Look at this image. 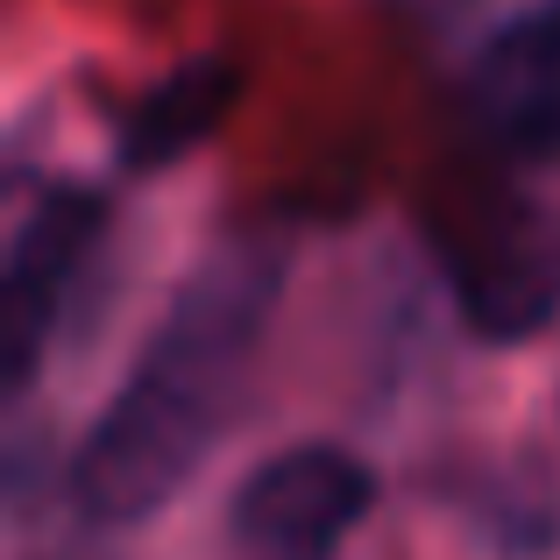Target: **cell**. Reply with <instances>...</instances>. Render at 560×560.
Segmentation results:
<instances>
[{"instance_id": "6da1fadb", "label": "cell", "mask_w": 560, "mask_h": 560, "mask_svg": "<svg viewBox=\"0 0 560 560\" xmlns=\"http://www.w3.org/2000/svg\"><path fill=\"white\" fill-rule=\"evenodd\" d=\"M277 291L284 256L270 242H234L185 277L128 383L71 454V504L93 525H142L191 482L242 397Z\"/></svg>"}, {"instance_id": "7a4b0ae2", "label": "cell", "mask_w": 560, "mask_h": 560, "mask_svg": "<svg viewBox=\"0 0 560 560\" xmlns=\"http://www.w3.org/2000/svg\"><path fill=\"white\" fill-rule=\"evenodd\" d=\"M376 504V476L362 454L334 440H305L242 476L228 504L234 560H341L355 525Z\"/></svg>"}, {"instance_id": "3957f363", "label": "cell", "mask_w": 560, "mask_h": 560, "mask_svg": "<svg viewBox=\"0 0 560 560\" xmlns=\"http://www.w3.org/2000/svg\"><path fill=\"white\" fill-rule=\"evenodd\" d=\"M100 228H107V199L85 185H50L28 206V220L14 228L8 299H0V376H8V390H22L36 376V355L57 327V305L79 284Z\"/></svg>"}, {"instance_id": "277c9868", "label": "cell", "mask_w": 560, "mask_h": 560, "mask_svg": "<svg viewBox=\"0 0 560 560\" xmlns=\"http://www.w3.org/2000/svg\"><path fill=\"white\" fill-rule=\"evenodd\" d=\"M468 107L482 136L525 164H560V0H539L476 50Z\"/></svg>"}, {"instance_id": "5b68a950", "label": "cell", "mask_w": 560, "mask_h": 560, "mask_svg": "<svg viewBox=\"0 0 560 560\" xmlns=\"http://www.w3.org/2000/svg\"><path fill=\"white\" fill-rule=\"evenodd\" d=\"M234 100H242V71H234L228 57H191V65H178L164 85H150V93L128 107L121 171H164V164H178V156H191L234 114Z\"/></svg>"}]
</instances>
